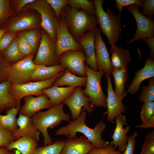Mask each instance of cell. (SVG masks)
<instances>
[{
  "mask_svg": "<svg viewBox=\"0 0 154 154\" xmlns=\"http://www.w3.org/2000/svg\"><path fill=\"white\" fill-rule=\"evenodd\" d=\"M87 112L82 110L79 117L74 121H70L65 126L59 128L56 132L57 135H65L68 139H72L76 136V133H80L89 141L94 147L98 148L106 147L108 142L103 139L102 134L105 130L106 124L101 120L94 128L88 127L86 124Z\"/></svg>",
  "mask_w": 154,
  "mask_h": 154,
  "instance_id": "obj_1",
  "label": "cell"
},
{
  "mask_svg": "<svg viewBox=\"0 0 154 154\" xmlns=\"http://www.w3.org/2000/svg\"><path fill=\"white\" fill-rule=\"evenodd\" d=\"M69 32L76 40L88 31H94L98 24L96 16L89 14L82 9L65 5L60 14Z\"/></svg>",
  "mask_w": 154,
  "mask_h": 154,
  "instance_id": "obj_2",
  "label": "cell"
},
{
  "mask_svg": "<svg viewBox=\"0 0 154 154\" xmlns=\"http://www.w3.org/2000/svg\"><path fill=\"white\" fill-rule=\"evenodd\" d=\"M64 104L62 103L46 111H39L32 117L35 127L43 136L44 146L53 143L48 133V129L56 127L63 121L68 122L70 121L71 116L64 112Z\"/></svg>",
  "mask_w": 154,
  "mask_h": 154,
  "instance_id": "obj_3",
  "label": "cell"
},
{
  "mask_svg": "<svg viewBox=\"0 0 154 154\" xmlns=\"http://www.w3.org/2000/svg\"><path fill=\"white\" fill-rule=\"evenodd\" d=\"M95 6L96 16L100 30L108 40L110 45L115 44L119 39L122 31L121 17L116 15L112 10L106 8L103 9L102 0H94Z\"/></svg>",
  "mask_w": 154,
  "mask_h": 154,
  "instance_id": "obj_4",
  "label": "cell"
},
{
  "mask_svg": "<svg viewBox=\"0 0 154 154\" xmlns=\"http://www.w3.org/2000/svg\"><path fill=\"white\" fill-rule=\"evenodd\" d=\"M29 9L35 10L39 14L41 28L46 32L55 44L58 18L50 5L46 0H35L26 5L21 11Z\"/></svg>",
  "mask_w": 154,
  "mask_h": 154,
  "instance_id": "obj_5",
  "label": "cell"
},
{
  "mask_svg": "<svg viewBox=\"0 0 154 154\" xmlns=\"http://www.w3.org/2000/svg\"><path fill=\"white\" fill-rule=\"evenodd\" d=\"M87 82L85 88L83 90L84 94L91 100L90 104L96 107L106 108L107 96L102 90L101 84L102 78L105 73L102 71H95L86 64Z\"/></svg>",
  "mask_w": 154,
  "mask_h": 154,
  "instance_id": "obj_6",
  "label": "cell"
},
{
  "mask_svg": "<svg viewBox=\"0 0 154 154\" xmlns=\"http://www.w3.org/2000/svg\"><path fill=\"white\" fill-rule=\"evenodd\" d=\"M34 57V53H32L9 66L7 70V80L14 84L31 82V76L36 66L33 62Z\"/></svg>",
  "mask_w": 154,
  "mask_h": 154,
  "instance_id": "obj_7",
  "label": "cell"
},
{
  "mask_svg": "<svg viewBox=\"0 0 154 154\" xmlns=\"http://www.w3.org/2000/svg\"><path fill=\"white\" fill-rule=\"evenodd\" d=\"M64 70L61 72L56 76L51 79L42 81H31L21 84H12L10 88V92L17 101L20 106L21 100L25 97L35 95L38 96L42 95V90L49 88L57 78L61 76Z\"/></svg>",
  "mask_w": 154,
  "mask_h": 154,
  "instance_id": "obj_8",
  "label": "cell"
},
{
  "mask_svg": "<svg viewBox=\"0 0 154 154\" xmlns=\"http://www.w3.org/2000/svg\"><path fill=\"white\" fill-rule=\"evenodd\" d=\"M126 7L134 16L137 25L133 37L127 41L126 43L129 44L139 39L154 37V19L153 17L143 15L140 11L141 7L138 5H131Z\"/></svg>",
  "mask_w": 154,
  "mask_h": 154,
  "instance_id": "obj_9",
  "label": "cell"
},
{
  "mask_svg": "<svg viewBox=\"0 0 154 154\" xmlns=\"http://www.w3.org/2000/svg\"><path fill=\"white\" fill-rule=\"evenodd\" d=\"M41 22L38 13L25 11L6 22L2 28L6 32L17 33L23 30L40 29Z\"/></svg>",
  "mask_w": 154,
  "mask_h": 154,
  "instance_id": "obj_10",
  "label": "cell"
},
{
  "mask_svg": "<svg viewBox=\"0 0 154 154\" xmlns=\"http://www.w3.org/2000/svg\"><path fill=\"white\" fill-rule=\"evenodd\" d=\"M58 60L60 64L73 74L79 76H86V59L83 50L66 51L58 57Z\"/></svg>",
  "mask_w": 154,
  "mask_h": 154,
  "instance_id": "obj_11",
  "label": "cell"
},
{
  "mask_svg": "<svg viewBox=\"0 0 154 154\" xmlns=\"http://www.w3.org/2000/svg\"><path fill=\"white\" fill-rule=\"evenodd\" d=\"M55 55L58 58L63 53L68 50H83L78 42L72 35L63 19L60 16L57 27V37L55 44Z\"/></svg>",
  "mask_w": 154,
  "mask_h": 154,
  "instance_id": "obj_12",
  "label": "cell"
},
{
  "mask_svg": "<svg viewBox=\"0 0 154 154\" xmlns=\"http://www.w3.org/2000/svg\"><path fill=\"white\" fill-rule=\"evenodd\" d=\"M55 52V44L46 32L42 29L41 39L34 63L36 65L43 64L48 66L58 64Z\"/></svg>",
  "mask_w": 154,
  "mask_h": 154,
  "instance_id": "obj_13",
  "label": "cell"
},
{
  "mask_svg": "<svg viewBox=\"0 0 154 154\" xmlns=\"http://www.w3.org/2000/svg\"><path fill=\"white\" fill-rule=\"evenodd\" d=\"M91 102L90 98L84 94L81 87L77 86L73 93L62 103L69 108L72 121H74L79 117L82 110H85L88 113L93 112L94 109L90 104Z\"/></svg>",
  "mask_w": 154,
  "mask_h": 154,
  "instance_id": "obj_14",
  "label": "cell"
},
{
  "mask_svg": "<svg viewBox=\"0 0 154 154\" xmlns=\"http://www.w3.org/2000/svg\"><path fill=\"white\" fill-rule=\"evenodd\" d=\"M95 54L98 70L111 74L112 67L106 43L102 38L98 28L95 31L94 38Z\"/></svg>",
  "mask_w": 154,
  "mask_h": 154,
  "instance_id": "obj_15",
  "label": "cell"
},
{
  "mask_svg": "<svg viewBox=\"0 0 154 154\" xmlns=\"http://www.w3.org/2000/svg\"><path fill=\"white\" fill-rule=\"evenodd\" d=\"M107 80L108 96L106 100L107 108V119L112 122L117 116L126 111V108L122 100L115 93L111 81V76L105 74Z\"/></svg>",
  "mask_w": 154,
  "mask_h": 154,
  "instance_id": "obj_16",
  "label": "cell"
},
{
  "mask_svg": "<svg viewBox=\"0 0 154 154\" xmlns=\"http://www.w3.org/2000/svg\"><path fill=\"white\" fill-rule=\"evenodd\" d=\"M25 103L19 111V114L32 117L40 110L52 107L48 97L44 94L37 97L29 96L24 98Z\"/></svg>",
  "mask_w": 154,
  "mask_h": 154,
  "instance_id": "obj_17",
  "label": "cell"
},
{
  "mask_svg": "<svg viewBox=\"0 0 154 154\" xmlns=\"http://www.w3.org/2000/svg\"><path fill=\"white\" fill-rule=\"evenodd\" d=\"M116 126L112 136L113 141L110 143L116 149L117 147L121 152L124 151L126 148L128 140L127 135L130 128V125L123 128L124 125L127 124L126 116L121 114L115 118Z\"/></svg>",
  "mask_w": 154,
  "mask_h": 154,
  "instance_id": "obj_18",
  "label": "cell"
},
{
  "mask_svg": "<svg viewBox=\"0 0 154 154\" xmlns=\"http://www.w3.org/2000/svg\"><path fill=\"white\" fill-rule=\"evenodd\" d=\"M64 145L61 154H88L93 147L84 135L64 140Z\"/></svg>",
  "mask_w": 154,
  "mask_h": 154,
  "instance_id": "obj_19",
  "label": "cell"
},
{
  "mask_svg": "<svg viewBox=\"0 0 154 154\" xmlns=\"http://www.w3.org/2000/svg\"><path fill=\"white\" fill-rule=\"evenodd\" d=\"M134 74V77L127 90V93L132 94L138 91L143 81L154 77V60L148 57L143 68L135 72Z\"/></svg>",
  "mask_w": 154,
  "mask_h": 154,
  "instance_id": "obj_20",
  "label": "cell"
},
{
  "mask_svg": "<svg viewBox=\"0 0 154 154\" xmlns=\"http://www.w3.org/2000/svg\"><path fill=\"white\" fill-rule=\"evenodd\" d=\"M95 31L86 32L77 41L81 46L85 53L86 64L93 70L97 71L98 70L96 59L94 42Z\"/></svg>",
  "mask_w": 154,
  "mask_h": 154,
  "instance_id": "obj_21",
  "label": "cell"
},
{
  "mask_svg": "<svg viewBox=\"0 0 154 154\" xmlns=\"http://www.w3.org/2000/svg\"><path fill=\"white\" fill-rule=\"evenodd\" d=\"M17 123L19 127L12 133L13 137L16 140L22 137L29 135L37 141H39L40 133L33 123L32 117L19 114Z\"/></svg>",
  "mask_w": 154,
  "mask_h": 154,
  "instance_id": "obj_22",
  "label": "cell"
},
{
  "mask_svg": "<svg viewBox=\"0 0 154 154\" xmlns=\"http://www.w3.org/2000/svg\"><path fill=\"white\" fill-rule=\"evenodd\" d=\"M76 86L60 87L52 85L43 89L42 92L49 99L52 107L62 103L74 92Z\"/></svg>",
  "mask_w": 154,
  "mask_h": 154,
  "instance_id": "obj_23",
  "label": "cell"
},
{
  "mask_svg": "<svg viewBox=\"0 0 154 154\" xmlns=\"http://www.w3.org/2000/svg\"><path fill=\"white\" fill-rule=\"evenodd\" d=\"M66 68L60 64L48 66L43 64L36 65L31 78V81H39L48 80L56 76Z\"/></svg>",
  "mask_w": 154,
  "mask_h": 154,
  "instance_id": "obj_24",
  "label": "cell"
},
{
  "mask_svg": "<svg viewBox=\"0 0 154 154\" xmlns=\"http://www.w3.org/2000/svg\"><path fill=\"white\" fill-rule=\"evenodd\" d=\"M110 59L112 68L121 69L127 68L131 60L130 51L114 44L111 45Z\"/></svg>",
  "mask_w": 154,
  "mask_h": 154,
  "instance_id": "obj_25",
  "label": "cell"
},
{
  "mask_svg": "<svg viewBox=\"0 0 154 154\" xmlns=\"http://www.w3.org/2000/svg\"><path fill=\"white\" fill-rule=\"evenodd\" d=\"M38 142L31 136L26 135L11 142L5 147L10 151L16 149L21 154H33L38 145Z\"/></svg>",
  "mask_w": 154,
  "mask_h": 154,
  "instance_id": "obj_26",
  "label": "cell"
},
{
  "mask_svg": "<svg viewBox=\"0 0 154 154\" xmlns=\"http://www.w3.org/2000/svg\"><path fill=\"white\" fill-rule=\"evenodd\" d=\"M11 84L7 80L0 83V112L13 107L21 108L17 100L10 93Z\"/></svg>",
  "mask_w": 154,
  "mask_h": 154,
  "instance_id": "obj_27",
  "label": "cell"
},
{
  "mask_svg": "<svg viewBox=\"0 0 154 154\" xmlns=\"http://www.w3.org/2000/svg\"><path fill=\"white\" fill-rule=\"evenodd\" d=\"M111 74L115 85L114 92L122 100L127 96L125 84L129 77L128 69L127 68L121 69L112 68Z\"/></svg>",
  "mask_w": 154,
  "mask_h": 154,
  "instance_id": "obj_28",
  "label": "cell"
},
{
  "mask_svg": "<svg viewBox=\"0 0 154 154\" xmlns=\"http://www.w3.org/2000/svg\"><path fill=\"white\" fill-rule=\"evenodd\" d=\"M87 77L76 76L66 68L63 74L56 79L53 85L59 86L64 85L68 86H82L85 87Z\"/></svg>",
  "mask_w": 154,
  "mask_h": 154,
  "instance_id": "obj_29",
  "label": "cell"
},
{
  "mask_svg": "<svg viewBox=\"0 0 154 154\" xmlns=\"http://www.w3.org/2000/svg\"><path fill=\"white\" fill-rule=\"evenodd\" d=\"M21 108L13 107L6 111V115L0 114V128L13 133L18 128L16 116Z\"/></svg>",
  "mask_w": 154,
  "mask_h": 154,
  "instance_id": "obj_30",
  "label": "cell"
},
{
  "mask_svg": "<svg viewBox=\"0 0 154 154\" xmlns=\"http://www.w3.org/2000/svg\"><path fill=\"white\" fill-rule=\"evenodd\" d=\"M17 40V37H15L9 46L1 52L4 58L12 64L24 58L19 50Z\"/></svg>",
  "mask_w": 154,
  "mask_h": 154,
  "instance_id": "obj_31",
  "label": "cell"
},
{
  "mask_svg": "<svg viewBox=\"0 0 154 154\" xmlns=\"http://www.w3.org/2000/svg\"><path fill=\"white\" fill-rule=\"evenodd\" d=\"M64 141L57 140L51 144L37 147L33 154H61Z\"/></svg>",
  "mask_w": 154,
  "mask_h": 154,
  "instance_id": "obj_32",
  "label": "cell"
},
{
  "mask_svg": "<svg viewBox=\"0 0 154 154\" xmlns=\"http://www.w3.org/2000/svg\"><path fill=\"white\" fill-rule=\"evenodd\" d=\"M69 5L72 8L82 9L90 15L96 16L95 6L94 1L69 0Z\"/></svg>",
  "mask_w": 154,
  "mask_h": 154,
  "instance_id": "obj_33",
  "label": "cell"
},
{
  "mask_svg": "<svg viewBox=\"0 0 154 154\" xmlns=\"http://www.w3.org/2000/svg\"><path fill=\"white\" fill-rule=\"evenodd\" d=\"M33 49L34 52L36 50L40 42L42 29H40L25 31L21 33Z\"/></svg>",
  "mask_w": 154,
  "mask_h": 154,
  "instance_id": "obj_34",
  "label": "cell"
},
{
  "mask_svg": "<svg viewBox=\"0 0 154 154\" xmlns=\"http://www.w3.org/2000/svg\"><path fill=\"white\" fill-rule=\"evenodd\" d=\"M147 86H143L139 100L142 102L154 101V77L149 78Z\"/></svg>",
  "mask_w": 154,
  "mask_h": 154,
  "instance_id": "obj_35",
  "label": "cell"
},
{
  "mask_svg": "<svg viewBox=\"0 0 154 154\" xmlns=\"http://www.w3.org/2000/svg\"><path fill=\"white\" fill-rule=\"evenodd\" d=\"M13 13L9 1L0 0V28L5 24Z\"/></svg>",
  "mask_w": 154,
  "mask_h": 154,
  "instance_id": "obj_36",
  "label": "cell"
},
{
  "mask_svg": "<svg viewBox=\"0 0 154 154\" xmlns=\"http://www.w3.org/2000/svg\"><path fill=\"white\" fill-rule=\"evenodd\" d=\"M140 117L142 123L154 115V102L147 101L144 102L140 112Z\"/></svg>",
  "mask_w": 154,
  "mask_h": 154,
  "instance_id": "obj_37",
  "label": "cell"
},
{
  "mask_svg": "<svg viewBox=\"0 0 154 154\" xmlns=\"http://www.w3.org/2000/svg\"><path fill=\"white\" fill-rule=\"evenodd\" d=\"M17 38L19 50L24 57L34 53L33 49L21 33L19 35Z\"/></svg>",
  "mask_w": 154,
  "mask_h": 154,
  "instance_id": "obj_38",
  "label": "cell"
},
{
  "mask_svg": "<svg viewBox=\"0 0 154 154\" xmlns=\"http://www.w3.org/2000/svg\"><path fill=\"white\" fill-rule=\"evenodd\" d=\"M16 139L10 131L0 128V148L6 147Z\"/></svg>",
  "mask_w": 154,
  "mask_h": 154,
  "instance_id": "obj_39",
  "label": "cell"
},
{
  "mask_svg": "<svg viewBox=\"0 0 154 154\" xmlns=\"http://www.w3.org/2000/svg\"><path fill=\"white\" fill-rule=\"evenodd\" d=\"M46 0L50 5L58 18L63 7L69 4V0Z\"/></svg>",
  "mask_w": 154,
  "mask_h": 154,
  "instance_id": "obj_40",
  "label": "cell"
},
{
  "mask_svg": "<svg viewBox=\"0 0 154 154\" xmlns=\"http://www.w3.org/2000/svg\"><path fill=\"white\" fill-rule=\"evenodd\" d=\"M17 33L6 32L0 39V52L4 51L16 37Z\"/></svg>",
  "mask_w": 154,
  "mask_h": 154,
  "instance_id": "obj_41",
  "label": "cell"
},
{
  "mask_svg": "<svg viewBox=\"0 0 154 154\" xmlns=\"http://www.w3.org/2000/svg\"><path fill=\"white\" fill-rule=\"evenodd\" d=\"M114 146L109 144L106 147L98 148L93 147L88 154H123L119 150H116Z\"/></svg>",
  "mask_w": 154,
  "mask_h": 154,
  "instance_id": "obj_42",
  "label": "cell"
},
{
  "mask_svg": "<svg viewBox=\"0 0 154 154\" xmlns=\"http://www.w3.org/2000/svg\"><path fill=\"white\" fill-rule=\"evenodd\" d=\"M143 0H116V7L118 9V15L121 17V14L124 7L135 5L142 6Z\"/></svg>",
  "mask_w": 154,
  "mask_h": 154,
  "instance_id": "obj_43",
  "label": "cell"
},
{
  "mask_svg": "<svg viewBox=\"0 0 154 154\" xmlns=\"http://www.w3.org/2000/svg\"><path fill=\"white\" fill-rule=\"evenodd\" d=\"M141 13L144 15L153 17L154 15V0H143Z\"/></svg>",
  "mask_w": 154,
  "mask_h": 154,
  "instance_id": "obj_44",
  "label": "cell"
},
{
  "mask_svg": "<svg viewBox=\"0 0 154 154\" xmlns=\"http://www.w3.org/2000/svg\"><path fill=\"white\" fill-rule=\"evenodd\" d=\"M12 64L4 58L0 52V83L7 80V70Z\"/></svg>",
  "mask_w": 154,
  "mask_h": 154,
  "instance_id": "obj_45",
  "label": "cell"
},
{
  "mask_svg": "<svg viewBox=\"0 0 154 154\" xmlns=\"http://www.w3.org/2000/svg\"><path fill=\"white\" fill-rule=\"evenodd\" d=\"M137 135V132L135 131L132 135H129L126 146L123 154H134V150L137 142L135 138Z\"/></svg>",
  "mask_w": 154,
  "mask_h": 154,
  "instance_id": "obj_46",
  "label": "cell"
},
{
  "mask_svg": "<svg viewBox=\"0 0 154 154\" xmlns=\"http://www.w3.org/2000/svg\"><path fill=\"white\" fill-rule=\"evenodd\" d=\"M140 154H154V140L145 141Z\"/></svg>",
  "mask_w": 154,
  "mask_h": 154,
  "instance_id": "obj_47",
  "label": "cell"
},
{
  "mask_svg": "<svg viewBox=\"0 0 154 154\" xmlns=\"http://www.w3.org/2000/svg\"><path fill=\"white\" fill-rule=\"evenodd\" d=\"M35 0H16L13 1V5L15 11L19 13L27 5L34 2Z\"/></svg>",
  "mask_w": 154,
  "mask_h": 154,
  "instance_id": "obj_48",
  "label": "cell"
},
{
  "mask_svg": "<svg viewBox=\"0 0 154 154\" xmlns=\"http://www.w3.org/2000/svg\"><path fill=\"white\" fill-rule=\"evenodd\" d=\"M146 42L149 48V55L150 58L154 60V37L148 38L143 39Z\"/></svg>",
  "mask_w": 154,
  "mask_h": 154,
  "instance_id": "obj_49",
  "label": "cell"
},
{
  "mask_svg": "<svg viewBox=\"0 0 154 154\" xmlns=\"http://www.w3.org/2000/svg\"><path fill=\"white\" fill-rule=\"evenodd\" d=\"M136 128L141 129H145L149 128L154 127V115L147 119L146 121L142 124L135 126Z\"/></svg>",
  "mask_w": 154,
  "mask_h": 154,
  "instance_id": "obj_50",
  "label": "cell"
},
{
  "mask_svg": "<svg viewBox=\"0 0 154 154\" xmlns=\"http://www.w3.org/2000/svg\"><path fill=\"white\" fill-rule=\"evenodd\" d=\"M146 139L154 140V130L149 133L146 134L144 137Z\"/></svg>",
  "mask_w": 154,
  "mask_h": 154,
  "instance_id": "obj_51",
  "label": "cell"
},
{
  "mask_svg": "<svg viewBox=\"0 0 154 154\" xmlns=\"http://www.w3.org/2000/svg\"><path fill=\"white\" fill-rule=\"evenodd\" d=\"M11 151L8 150L5 147L0 148V154H11Z\"/></svg>",
  "mask_w": 154,
  "mask_h": 154,
  "instance_id": "obj_52",
  "label": "cell"
},
{
  "mask_svg": "<svg viewBox=\"0 0 154 154\" xmlns=\"http://www.w3.org/2000/svg\"><path fill=\"white\" fill-rule=\"evenodd\" d=\"M6 32V30L4 29L0 28V39L3 35Z\"/></svg>",
  "mask_w": 154,
  "mask_h": 154,
  "instance_id": "obj_53",
  "label": "cell"
},
{
  "mask_svg": "<svg viewBox=\"0 0 154 154\" xmlns=\"http://www.w3.org/2000/svg\"><path fill=\"white\" fill-rule=\"evenodd\" d=\"M11 154H21L18 150L16 149H12L11 151Z\"/></svg>",
  "mask_w": 154,
  "mask_h": 154,
  "instance_id": "obj_54",
  "label": "cell"
}]
</instances>
